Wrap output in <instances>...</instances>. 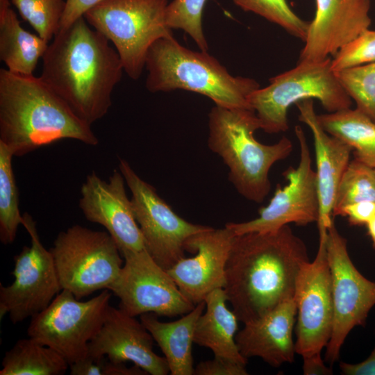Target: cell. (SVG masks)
I'll list each match as a JSON object with an SVG mask.
<instances>
[{
  "label": "cell",
  "instance_id": "29",
  "mask_svg": "<svg viewBox=\"0 0 375 375\" xmlns=\"http://www.w3.org/2000/svg\"><path fill=\"white\" fill-rule=\"evenodd\" d=\"M22 19L49 43L60 29L66 1L64 0H10Z\"/></svg>",
  "mask_w": 375,
  "mask_h": 375
},
{
  "label": "cell",
  "instance_id": "11",
  "mask_svg": "<svg viewBox=\"0 0 375 375\" xmlns=\"http://www.w3.org/2000/svg\"><path fill=\"white\" fill-rule=\"evenodd\" d=\"M347 240L334 222L328 228L326 245L331 276L333 320L324 361L332 366L339 360L344 342L356 326H365L375 305V282L365 277L353 265Z\"/></svg>",
  "mask_w": 375,
  "mask_h": 375
},
{
  "label": "cell",
  "instance_id": "22",
  "mask_svg": "<svg viewBox=\"0 0 375 375\" xmlns=\"http://www.w3.org/2000/svg\"><path fill=\"white\" fill-rule=\"evenodd\" d=\"M206 308L205 301L180 319L169 322H160L156 315L145 313L140 320L151 335L164 354L172 375H192V344L198 319Z\"/></svg>",
  "mask_w": 375,
  "mask_h": 375
},
{
  "label": "cell",
  "instance_id": "9",
  "mask_svg": "<svg viewBox=\"0 0 375 375\" xmlns=\"http://www.w3.org/2000/svg\"><path fill=\"white\" fill-rule=\"evenodd\" d=\"M49 250L62 290L78 299L108 290L123 267L119 249L107 231L78 224L60 232Z\"/></svg>",
  "mask_w": 375,
  "mask_h": 375
},
{
  "label": "cell",
  "instance_id": "25",
  "mask_svg": "<svg viewBox=\"0 0 375 375\" xmlns=\"http://www.w3.org/2000/svg\"><path fill=\"white\" fill-rule=\"evenodd\" d=\"M322 127L354 150L355 158L375 169V121L358 108L317 115Z\"/></svg>",
  "mask_w": 375,
  "mask_h": 375
},
{
  "label": "cell",
  "instance_id": "16",
  "mask_svg": "<svg viewBox=\"0 0 375 375\" xmlns=\"http://www.w3.org/2000/svg\"><path fill=\"white\" fill-rule=\"evenodd\" d=\"M125 183L119 170L115 169L107 181L92 172L81 185L79 199L85 219L106 229L122 256L146 249Z\"/></svg>",
  "mask_w": 375,
  "mask_h": 375
},
{
  "label": "cell",
  "instance_id": "28",
  "mask_svg": "<svg viewBox=\"0 0 375 375\" xmlns=\"http://www.w3.org/2000/svg\"><path fill=\"white\" fill-rule=\"evenodd\" d=\"M362 201L375 202V169L354 158L338 185L332 216H339L347 206Z\"/></svg>",
  "mask_w": 375,
  "mask_h": 375
},
{
  "label": "cell",
  "instance_id": "10",
  "mask_svg": "<svg viewBox=\"0 0 375 375\" xmlns=\"http://www.w3.org/2000/svg\"><path fill=\"white\" fill-rule=\"evenodd\" d=\"M112 292L103 290L87 301H80L62 290L42 311L31 318L28 336L47 345L69 365L87 356L90 342L101 328Z\"/></svg>",
  "mask_w": 375,
  "mask_h": 375
},
{
  "label": "cell",
  "instance_id": "21",
  "mask_svg": "<svg viewBox=\"0 0 375 375\" xmlns=\"http://www.w3.org/2000/svg\"><path fill=\"white\" fill-rule=\"evenodd\" d=\"M297 319L294 298L281 303L262 317L244 324L235 335L241 354L258 357L274 367L294 360L293 331Z\"/></svg>",
  "mask_w": 375,
  "mask_h": 375
},
{
  "label": "cell",
  "instance_id": "23",
  "mask_svg": "<svg viewBox=\"0 0 375 375\" xmlns=\"http://www.w3.org/2000/svg\"><path fill=\"white\" fill-rule=\"evenodd\" d=\"M204 301L206 311L197 320L194 342L210 349L215 357L246 365L248 359L241 354L235 341L240 321L226 306L224 290L212 291Z\"/></svg>",
  "mask_w": 375,
  "mask_h": 375
},
{
  "label": "cell",
  "instance_id": "32",
  "mask_svg": "<svg viewBox=\"0 0 375 375\" xmlns=\"http://www.w3.org/2000/svg\"><path fill=\"white\" fill-rule=\"evenodd\" d=\"M206 0H173L168 3L165 19L172 29H181L195 42L201 51L208 45L202 27V15Z\"/></svg>",
  "mask_w": 375,
  "mask_h": 375
},
{
  "label": "cell",
  "instance_id": "5",
  "mask_svg": "<svg viewBox=\"0 0 375 375\" xmlns=\"http://www.w3.org/2000/svg\"><path fill=\"white\" fill-rule=\"evenodd\" d=\"M145 67V85L151 92L184 90L228 108L251 109L248 98L260 88L256 80L231 75L207 51L185 48L173 35L158 39L150 47Z\"/></svg>",
  "mask_w": 375,
  "mask_h": 375
},
{
  "label": "cell",
  "instance_id": "24",
  "mask_svg": "<svg viewBox=\"0 0 375 375\" xmlns=\"http://www.w3.org/2000/svg\"><path fill=\"white\" fill-rule=\"evenodd\" d=\"M49 42L23 28L10 0H0V60L12 73L33 75Z\"/></svg>",
  "mask_w": 375,
  "mask_h": 375
},
{
  "label": "cell",
  "instance_id": "2",
  "mask_svg": "<svg viewBox=\"0 0 375 375\" xmlns=\"http://www.w3.org/2000/svg\"><path fill=\"white\" fill-rule=\"evenodd\" d=\"M42 60L40 77L78 117L92 126L106 115L124 68L109 40L83 16L58 31Z\"/></svg>",
  "mask_w": 375,
  "mask_h": 375
},
{
  "label": "cell",
  "instance_id": "13",
  "mask_svg": "<svg viewBox=\"0 0 375 375\" xmlns=\"http://www.w3.org/2000/svg\"><path fill=\"white\" fill-rule=\"evenodd\" d=\"M22 216L31 245L14 257L12 283L0 284V318L8 314L14 324L44 310L62 290L53 256L40 241L36 222L27 212Z\"/></svg>",
  "mask_w": 375,
  "mask_h": 375
},
{
  "label": "cell",
  "instance_id": "19",
  "mask_svg": "<svg viewBox=\"0 0 375 375\" xmlns=\"http://www.w3.org/2000/svg\"><path fill=\"white\" fill-rule=\"evenodd\" d=\"M299 61H321L369 28L370 0H315Z\"/></svg>",
  "mask_w": 375,
  "mask_h": 375
},
{
  "label": "cell",
  "instance_id": "30",
  "mask_svg": "<svg viewBox=\"0 0 375 375\" xmlns=\"http://www.w3.org/2000/svg\"><path fill=\"white\" fill-rule=\"evenodd\" d=\"M335 73L356 108L375 121V62Z\"/></svg>",
  "mask_w": 375,
  "mask_h": 375
},
{
  "label": "cell",
  "instance_id": "33",
  "mask_svg": "<svg viewBox=\"0 0 375 375\" xmlns=\"http://www.w3.org/2000/svg\"><path fill=\"white\" fill-rule=\"evenodd\" d=\"M334 56L331 67L335 72L375 62V30L364 31Z\"/></svg>",
  "mask_w": 375,
  "mask_h": 375
},
{
  "label": "cell",
  "instance_id": "34",
  "mask_svg": "<svg viewBox=\"0 0 375 375\" xmlns=\"http://www.w3.org/2000/svg\"><path fill=\"white\" fill-rule=\"evenodd\" d=\"M195 375H247L246 365L214 357L200 362L194 367Z\"/></svg>",
  "mask_w": 375,
  "mask_h": 375
},
{
  "label": "cell",
  "instance_id": "27",
  "mask_svg": "<svg viewBox=\"0 0 375 375\" xmlns=\"http://www.w3.org/2000/svg\"><path fill=\"white\" fill-rule=\"evenodd\" d=\"M13 156L12 151L0 142V240L3 244L14 242L23 222L12 165Z\"/></svg>",
  "mask_w": 375,
  "mask_h": 375
},
{
  "label": "cell",
  "instance_id": "15",
  "mask_svg": "<svg viewBox=\"0 0 375 375\" xmlns=\"http://www.w3.org/2000/svg\"><path fill=\"white\" fill-rule=\"evenodd\" d=\"M124 264L108 290L120 300L119 308L136 317L145 313L172 317L195 306L146 249L122 256Z\"/></svg>",
  "mask_w": 375,
  "mask_h": 375
},
{
  "label": "cell",
  "instance_id": "36",
  "mask_svg": "<svg viewBox=\"0 0 375 375\" xmlns=\"http://www.w3.org/2000/svg\"><path fill=\"white\" fill-rule=\"evenodd\" d=\"M103 0H65L66 6L59 30L69 27L90 8Z\"/></svg>",
  "mask_w": 375,
  "mask_h": 375
},
{
  "label": "cell",
  "instance_id": "12",
  "mask_svg": "<svg viewBox=\"0 0 375 375\" xmlns=\"http://www.w3.org/2000/svg\"><path fill=\"white\" fill-rule=\"evenodd\" d=\"M119 170L132 194L134 216L145 249L160 266L167 270L185 257L187 240L211 226L194 224L178 215L126 160L119 158Z\"/></svg>",
  "mask_w": 375,
  "mask_h": 375
},
{
  "label": "cell",
  "instance_id": "14",
  "mask_svg": "<svg viewBox=\"0 0 375 375\" xmlns=\"http://www.w3.org/2000/svg\"><path fill=\"white\" fill-rule=\"evenodd\" d=\"M294 132L300 148L297 167H290L283 173L287 184L277 185L269 203L259 209L256 218L226 224L235 235L274 232L291 223L299 226L317 223L319 203L316 173L303 129L296 126Z\"/></svg>",
  "mask_w": 375,
  "mask_h": 375
},
{
  "label": "cell",
  "instance_id": "20",
  "mask_svg": "<svg viewBox=\"0 0 375 375\" xmlns=\"http://www.w3.org/2000/svg\"><path fill=\"white\" fill-rule=\"evenodd\" d=\"M313 99L297 102L299 119L312 132L316 160V178L319 203L317 222L319 236L326 235L333 222L332 211L336 192L350 160L352 149L331 135L322 127L314 109Z\"/></svg>",
  "mask_w": 375,
  "mask_h": 375
},
{
  "label": "cell",
  "instance_id": "7",
  "mask_svg": "<svg viewBox=\"0 0 375 375\" xmlns=\"http://www.w3.org/2000/svg\"><path fill=\"white\" fill-rule=\"evenodd\" d=\"M167 0H103L83 15L114 44L124 71L138 80L147 53L158 39L172 36L165 19Z\"/></svg>",
  "mask_w": 375,
  "mask_h": 375
},
{
  "label": "cell",
  "instance_id": "8",
  "mask_svg": "<svg viewBox=\"0 0 375 375\" xmlns=\"http://www.w3.org/2000/svg\"><path fill=\"white\" fill-rule=\"evenodd\" d=\"M326 235L319 236L314 260L301 267L294 294L297 305L295 350L303 358L305 375L333 374L322 358V351L331 338L333 320Z\"/></svg>",
  "mask_w": 375,
  "mask_h": 375
},
{
  "label": "cell",
  "instance_id": "37",
  "mask_svg": "<svg viewBox=\"0 0 375 375\" xmlns=\"http://www.w3.org/2000/svg\"><path fill=\"white\" fill-rule=\"evenodd\" d=\"M339 366L344 375H375V346L365 360L355 364L340 362Z\"/></svg>",
  "mask_w": 375,
  "mask_h": 375
},
{
  "label": "cell",
  "instance_id": "17",
  "mask_svg": "<svg viewBox=\"0 0 375 375\" xmlns=\"http://www.w3.org/2000/svg\"><path fill=\"white\" fill-rule=\"evenodd\" d=\"M228 227H210L189 238L185 249L196 253L183 258L167 271L183 295L194 305L212 291L224 288L226 267L234 238Z\"/></svg>",
  "mask_w": 375,
  "mask_h": 375
},
{
  "label": "cell",
  "instance_id": "4",
  "mask_svg": "<svg viewBox=\"0 0 375 375\" xmlns=\"http://www.w3.org/2000/svg\"><path fill=\"white\" fill-rule=\"evenodd\" d=\"M258 129L259 120L251 109L215 105L208 114L209 149L227 165L228 179L238 192L256 203L262 202L270 191L272 167L293 149L285 136L273 144L258 142L254 136Z\"/></svg>",
  "mask_w": 375,
  "mask_h": 375
},
{
  "label": "cell",
  "instance_id": "26",
  "mask_svg": "<svg viewBox=\"0 0 375 375\" xmlns=\"http://www.w3.org/2000/svg\"><path fill=\"white\" fill-rule=\"evenodd\" d=\"M69 366L54 349L29 337L6 351L0 375H61Z\"/></svg>",
  "mask_w": 375,
  "mask_h": 375
},
{
  "label": "cell",
  "instance_id": "3",
  "mask_svg": "<svg viewBox=\"0 0 375 375\" xmlns=\"http://www.w3.org/2000/svg\"><path fill=\"white\" fill-rule=\"evenodd\" d=\"M63 139L95 146L88 124L40 76L0 69V142L15 156Z\"/></svg>",
  "mask_w": 375,
  "mask_h": 375
},
{
  "label": "cell",
  "instance_id": "18",
  "mask_svg": "<svg viewBox=\"0 0 375 375\" xmlns=\"http://www.w3.org/2000/svg\"><path fill=\"white\" fill-rule=\"evenodd\" d=\"M153 340L135 317L110 306L101 328L89 343L87 356L106 357L117 363L131 362L148 374L167 375V362L154 352Z\"/></svg>",
  "mask_w": 375,
  "mask_h": 375
},
{
  "label": "cell",
  "instance_id": "38",
  "mask_svg": "<svg viewBox=\"0 0 375 375\" xmlns=\"http://www.w3.org/2000/svg\"><path fill=\"white\" fill-rule=\"evenodd\" d=\"M367 234L369 236L372 246L375 249V215L366 224Z\"/></svg>",
  "mask_w": 375,
  "mask_h": 375
},
{
  "label": "cell",
  "instance_id": "6",
  "mask_svg": "<svg viewBox=\"0 0 375 375\" xmlns=\"http://www.w3.org/2000/svg\"><path fill=\"white\" fill-rule=\"evenodd\" d=\"M248 98L260 129L278 133L289 128L290 106L308 99H317L328 112L350 108L352 99L340 84L329 58L321 61H299L293 69L270 79Z\"/></svg>",
  "mask_w": 375,
  "mask_h": 375
},
{
  "label": "cell",
  "instance_id": "35",
  "mask_svg": "<svg viewBox=\"0 0 375 375\" xmlns=\"http://www.w3.org/2000/svg\"><path fill=\"white\" fill-rule=\"evenodd\" d=\"M375 215V202L362 201L344 207L339 216L345 217L350 225L362 226Z\"/></svg>",
  "mask_w": 375,
  "mask_h": 375
},
{
  "label": "cell",
  "instance_id": "1",
  "mask_svg": "<svg viewBox=\"0 0 375 375\" xmlns=\"http://www.w3.org/2000/svg\"><path fill=\"white\" fill-rule=\"evenodd\" d=\"M308 261L306 244L288 225L236 235L223 289L239 321L258 319L293 298L297 276Z\"/></svg>",
  "mask_w": 375,
  "mask_h": 375
},
{
  "label": "cell",
  "instance_id": "31",
  "mask_svg": "<svg viewBox=\"0 0 375 375\" xmlns=\"http://www.w3.org/2000/svg\"><path fill=\"white\" fill-rule=\"evenodd\" d=\"M244 11L254 12L274 23L290 35L306 40L309 23L297 16L286 0H233Z\"/></svg>",
  "mask_w": 375,
  "mask_h": 375
}]
</instances>
